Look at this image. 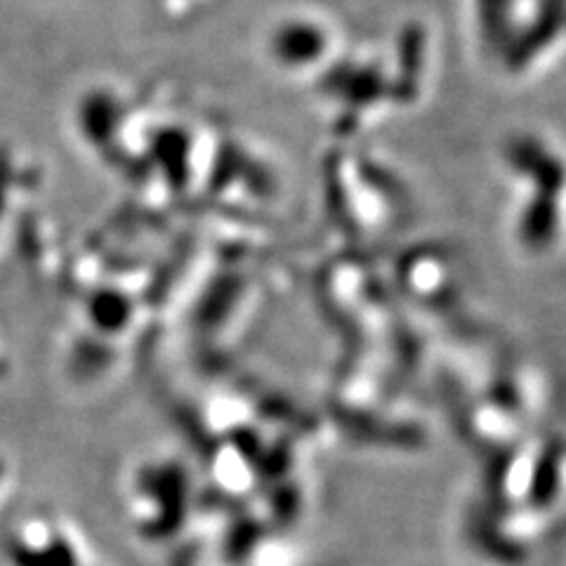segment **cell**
Listing matches in <instances>:
<instances>
[{"label": "cell", "mask_w": 566, "mask_h": 566, "mask_svg": "<svg viewBox=\"0 0 566 566\" xmlns=\"http://www.w3.org/2000/svg\"><path fill=\"white\" fill-rule=\"evenodd\" d=\"M0 566H104L93 541L57 510L29 507L0 531Z\"/></svg>", "instance_id": "1"}]
</instances>
